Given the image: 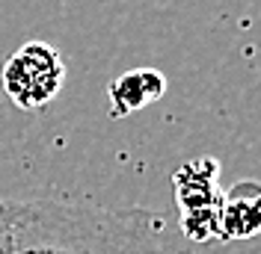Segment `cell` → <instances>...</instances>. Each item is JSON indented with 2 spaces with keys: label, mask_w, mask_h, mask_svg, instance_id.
<instances>
[{
  "label": "cell",
  "mask_w": 261,
  "mask_h": 254,
  "mask_svg": "<svg viewBox=\"0 0 261 254\" xmlns=\"http://www.w3.org/2000/svg\"><path fill=\"white\" fill-rule=\"evenodd\" d=\"M217 160L202 157L193 163H184L178 172L172 175V189H175V201H178L181 213H193V210H205V207L220 204V186H217Z\"/></svg>",
  "instance_id": "5b68a950"
},
{
  "label": "cell",
  "mask_w": 261,
  "mask_h": 254,
  "mask_svg": "<svg viewBox=\"0 0 261 254\" xmlns=\"http://www.w3.org/2000/svg\"><path fill=\"white\" fill-rule=\"evenodd\" d=\"M196 254H261V234L244 242H226V245H193Z\"/></svg>",
  "instance_id": "8992f818"
},
{
  "label": "cell",
  "mask_w": 261,
  "mask_h": 254,
  "mask_svg": "<svg viewBox=\"0 0 261 254\" xmlns=\"http://www.w3.org/2000/svg\"><path fill=\"white\" fill-rule=\"evenodd\" d=\"M9 231H12V198H0V254H9Z\"/></svg>",
  "instance_id": "52a82bcc"
},
{
  "label": "cell",
  "mask_w": 261,
  "mask_h": 254,
  "mask_svg": "<svg viewBox=\"0 0 261 254\" xmlns=\"http://www.w3.org/2000/svg\"><path fill=\"white\" fill-rule=\"evenodd\" d=\"M187 245L158 210L12 198L9 254H181Z\"/></svg>",
  "instance_id": "6da1fadb"
},
{
  "label": "cell",
  "mask_w": 261,
  "mask_h": 254,
  "mask_svg": "<svg viewBox=\"0 0 261 254\" xmlns=\"http://www.w3.org/2000/svg\"><path fill=\"white\" fill-rule=\"evenodd\" d=\"M65 59L48 42H27L3 62L0 89L18 110H42L65 86Z\"/></svg>",
  "instance_id": "7a4b0ae2"
},
{
  "label": "cell",
  "mask_w": 261,
  "mask_h": 254,
  "mask_svg": "<svg viewBox=\"0 0 261 254\" xmlns=\"http://www.w3.org/2000/svg\"><path fill=\"white\" fill-rule=\"evenodd\" d=\"M166 95V77L158 68H130L110 80L107 86V107L113 118H128L134 112L158 104Z\"/></svg>",
  "instance_id": "277c9868"
},
{
  "label": "cell",
  "mask_w": 261,
  "mask_h": 254,
  "mask_svg": "<svg viewBox=\"0 0 261 254\" xmlns=\"http://www.w3.org/2000/svg\"><path fill=\"white\" fill-rule=\"evenodd\" d=\"M261 234V180H241L220 195V242H244Z\"/></svg>",
  "instance_id": "3957f363"
}]
</instances>
